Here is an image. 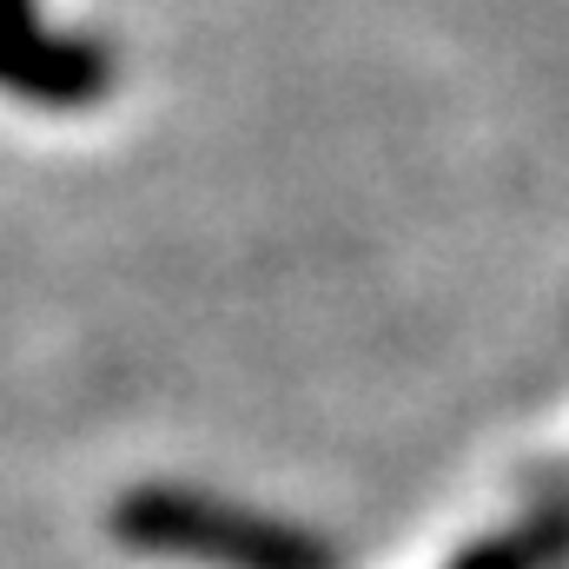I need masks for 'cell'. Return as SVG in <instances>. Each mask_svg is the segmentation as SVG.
Listing matches in <instances>:
<instances>
[{
    "mask_svg": "<svg viewBox=\"0 0 569 569\" xmlns=\"http://www.w3.org/2000/svg\"><path fill=\"white\" fill-rule=\"evenodd\" d=\"M113 537L140 557L199 569H345L338 550L318 530H298L284 517L179 490V483H146L113 503Z\"/></svg>",
    "mask_w": 569,
    "mask_h": 569,
    "instance_id": "6da1fadb",
    "label": "cell"
},
{
    "mask_svg": "<svg viewBox=\"0 0 569 569\" xmlns=\"http://www.w3.org/2000/svg\"><path fill=\"white\" fill-rule=\"evenodd\" d=\"M569 550V517H537L530 530H503L470 543L450 569H550Z\"/></svg>",
    "mask_w": 569,
    "mask_h": 569,
    "instance_id": "3957f363",
    "label": "cell"
},
{
    "mask_svg": "<svg viewBox=\"0 0 569 569\" xmlns=\"http://www.w3.org/2000/svg\"><path fill=\"white\" fill-rule=\"evenodd\" d=\"M0 87L40 107H93L113 87V53L33 20V0H0Z\"/></svg>",
    "mask_w": 569,
    "mask_h": 569,
    "instance_id": "7a4b0ae2",
    "label": "cell"
}]
</instances>
